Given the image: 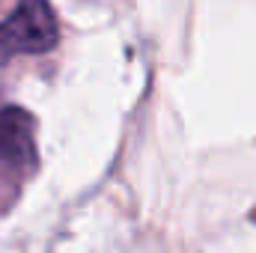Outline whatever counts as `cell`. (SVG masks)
<instances>
[{"instance_id":"6da1fadb","label":"cell","mask_w":256,"mask_h":253,"mask_svg":"<svg viewBox=\"0 0 256 253\" xmlns=\"http://www.w3.org/2000/svg\"><path fill=\"white\" fill-rule=\"evenodd\" d=\"M57 15L45 3H24L0 21V63L18 54H45L57 45Z\"/></svg>"},{"instance_id":"7a4b0ae2","label":"cell","mask_w":256,"mask_h":253,"mask_svg":"<svg viewBox=\"0 0 256 253\" xmlns=\"http://www.w3.org/2000/svg\"><path fill=\"white\" fill-rule=\"evenodd\" d=\"M36 164L33 116L21 108H0V167L30 170Z\"/></svg>"}]
</instances>
